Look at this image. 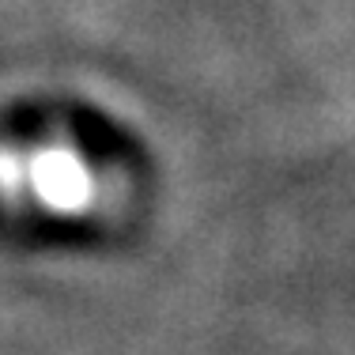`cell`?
<instances>
[{"mask_svg":"<svg viewBox=\"0 0 355 355\" xmlns=\"http://www.w3.org/2000/svg\"><path fill=\"white\" fill-rule=\"evenodd\" d=\"M35 182H38V193L53 208H83L87 197H91L87 171H83L72 155H64V151H53V155L38 159L35 163Z\"/></svg>","mask_w":355,"mask_h":355,"instance_id":"obj_1","label":"cell"}]
</instances>
